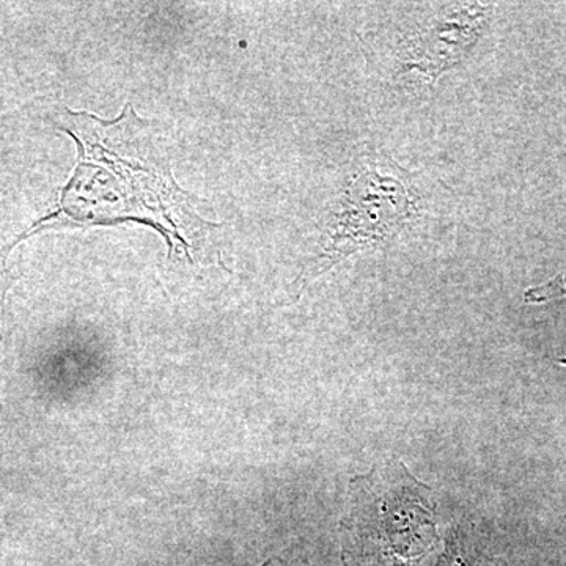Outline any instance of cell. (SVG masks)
Wrapping results in <instances>:
<instances>
[{
  "mask_svg": "<svg viewBox=\"0 0 566 566\" xmlns=\"http://www.w3.org/2000/svg\"><path fill=\"white\" fill-rule=\"evenodd\" d=\"M417 216L419 197L412 175L385 151L359 156L327 214L318 249L294 282L296 297L349 256L392 244Z\"/></svg>",
  "mask_w": 566,
  "mask_h": 566,
  "instance_id": "obj_2",
  "label": "cell"
},
{
  "mask_svg": "<svg viewBox=\"0 0 566 566\" xmlns=\"http://www.w3.org/2000/svg\"><path fill=\"white\" fill-rule=\"evenodd\" d=\"M558 364L565 365L566 367V357H560V359H558Z\"/></svg>",
  "mask_w": 566,
  "mask_h": 566,
  "instance_id": "obj_6",
  "label": "cell"
},
{
  "mask_svg": "<svg viewBox=\"0 0 566 566\" xmlns=\"http://www.w3.org/2000/svg\"><path fill=\"white\" fill-rule=\"evenodd\" d=\"M398 41V73L433 87L463 65L490 25L493 6L482 2L436 3Z\"/></svg>",
  "mask_w": 566,
  "mask_h": 566,
  "instance_id": "obj_3",
  "label": "cell"
},
{
  "mask_svg": "<svg viewBox=\"0 0 566 566\" xmlns=\"http://www.w3.org/2000/svg\"><path fill=\"white\" fill-rule=\"evenodd\" d=\"M566 296V266L560 274L551 279L543 285L532 286L524 293V303L526 304H546L549 301L560 300Z\"/></svg>",
  "mask_w": 566,
  "mask_h": 566,
  "instance_id": "obj_4",
  "label": "cell"
},
{
  "mask_svg": "<svg viewBox=\"0 0 566 566\" xmlns=\"http://www.w3.org/2000/svg\"><path fill=\"white\" fill-rule=\"evenodd\" d=\"M263 566H282V564L279 560H271L268 562V564H264Z\"/></svg>",
  "mask_w": 566,
  "mask_h": 566,
  "instance_id": "obj_5",
  "label": "cell"
},
{
  "mask_svg": "<svg viewBox=\"0 0 566 566\" xmlns=\"http://www.w3.org/2000/svg\"><path fill=\"white\" fill-rule=\"evenodd\" d=\"M69 125L61 129L80 148V164L63 189L61 208L35 230L66 216L71 226L144 222L163 234L170 253L192 252L211 262V232L216 223L197 212L200 200L182 191L169 164L156 148L151 125L126 106L115 122L84 112L65 111Z\"/></svg>",
  "mask_w": 566,
  "mask_h": 566,
  "instance_id": "obj_1",
  "label": "cell"
}]
</instances>
